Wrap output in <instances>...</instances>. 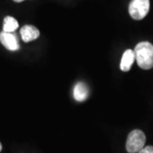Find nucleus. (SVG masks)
Listing matches in <instances>:
<instances>
[{"label":"nucleus","mask_w":153,"mask_h":153,"mask_svg":"<svg viewBox=\"0 0 153 153\" xmlns=\"http://www.w3.org/2000/svg\"><path fill=\"white\" fill-rule=\"evenodd\" d=\"M149 10L150 0H132L128 7L130 16L137 21L142 20L146 16Z\"/></svg>","instance_id":"3"},{"label":"nucleus","mask_w":153,"mask_h":153,"mask_svg":"<svg viewBox=\"0 0 153 153\" xmlns=\"http://www.w3.org/2000/svg\"><path fill=\"white\" fill-rule=\"evenodd\" d=\"M19 27L16 20L12 16H6L4 20L3 30L6 33H14Z\"/></svg>","instance_id":"8"},{"label":"nucleus","mask_w":153,"mask_h":153,"mask_svg":"<svg viewBox=\"0 0 153 153\" xmlns=\"http://www.w3.org/2000/svg\"><path fill=\"white\" fill-rule=\"evenodd\" d=\"M0 42L6 49L11 51H16L20 48L16 36L13 33H6L3 31L0 33Z\"/></svg>","instance_id":"4"},{"label":"nucleus","mask_w":153,"mask_h":153,"mask_svg":"<svg viewBox=\"0 0 153 153\" xmlns=\"http://www.w3.org/2000/svg\"><path fill=\"white\" fill-rule=\"evenodd\" d=\"M88 96V88L84 82H79L76 83L73 89V97L76 101H84Z\"/></svg>","instance_id":"7"},{"label":"nucleus","mask_w":153,"mask_h":153,"mask_svg":"<svg viewBox=\"0 0 153 153\" xmlns=\"http://www.w3.org/2000/svg\"><path fill=\"white\" fill-rule=\"evenodd\" d=\"M135 60L141 69L149 70L153 67V45L149 42H140L134 48Z\"/></svg>","instance_id":"1"},{"label":"nucleus","mask_w":153,"mask_h":153,"mask_svg":"<svg viewBox=\"0 0 153 153\" xmlns=\"http://www.w3.org/2000/svg\"><path fill=\"white\" fill-rule=\"evenodd\" d=\"M39 31L37 27L30 26V25H26L21 29V36H22V40L26 43L33 41L39 37Z\"/></svg>","instance_id":"5"},{"label":"nucleus","mask_w":153,"mask_h":153,"mask_svg":"<svg viewBox=\"0 0 153 153\" xmlns=\"http://www.w3.org/2000/svg\"><path fill=\"white\" fill-rule=\"evenodd\" d=\"M2 151V144L0 143V152Z\"/></svg>","instance_id":"11"},{"label":"nucleus","mask_w":153,"mask_h":153,"mask_svg":"<svg viewBox=\"0 0 153 153\" xmlns=\"http://www.w3.org/2000/svg\"><path fill=\"white\" fill-rule=\"evenodd\" d=\"M146 144V135L141 130L134 129L128 134L127 142H126V150L129 153H138L141 151Z\"/></svg>","instance_id":"2"},{"label":"nucleus","mask_w":153,"mask_h":153,"mask_svg":"<svg viewBox=\"0 0 153 153\" xmlns=\"http://www.w3.org/2000/svg\"><path fill=\"white\" fill-rule=\"evenodd\" d=\"M15 2H16V3H21L22 1H24V0H14Z\"/></svg>","instance_id":"10"},{"label":"nucleus","mask_w":153,"mask_h":153,"mask_svg":"<svg viewBox=\"0 0 153 153\" xmlns=\"http://www.w3.org/2000/svg\"><path fill=\"white\" fill-rule=\"evenodd\" d=\"M135 60L134 51L132 49H127L123 53L120 63V69L123 71H128L131 69L132 65Z\"/></svg>","instance_id":"6"},{"label":"nucleus","mask_w":153,"mask_h":153,"mask_svg":"<svg viewBox=\"0 0 153 153\" xmlns=\"http://www.w3.org/2000/svg\"><path fill=\"white\" fill-rule=\"evenodd\" d=\"M138 153H153V146H148L146 147H144L141 151H140Z\"/></svg>","instance_id":"9"}]
</instances>
